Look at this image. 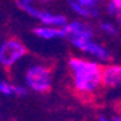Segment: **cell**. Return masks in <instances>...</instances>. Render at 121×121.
<instances>
[{
  "mask_svg": "<svg viewBox=\"0 0 121 121\" xmlns=\"http://www.w3.org/2000/svg\"><path fill=\"white\" fill-rule=\"evenodd\" d=\"M108 12L116 16L117 12L121 11V0H108Z\"/></svg>",
  "mask_w": 121,
  "mask_h": 121,
  "instance_id": "11",
  "label": "cell"
},
{
  "mask_svg": "<svg viewBox=\"0 0 121 121\" xmlns=\"http://www.w3.org/2000/svg\"><path fill=\"white\" fill-rule=\"evenodd\" d=\"M75 1H78V3L88 5V7H97V4L100 3V0H75Z\"/></svg>",
  "mask_w": 121,
  "mask_h": 121,
  "instance_id": "12",
  "label": "cell"
},
{
  "mask_svg": "<svg viewBox=\"0 0 121 121\" xmlns=\"http://www.w3.org/2000/svg\"><path fill=\"white\" fill-rule=\"evenodd\" d=\"M120 107H121V101H120Z\"/></svg>",
  "mask_w": 121,
  "mask_h": 121,
  "instance_id": "15",
  "label": "cell"
},
{
  "mask_svg": "<svg viewBox=\"0 0 121 121\" xmlns=\"http://www.w3.org/2000/svg\"><path fill=\"white\" fill-rule=\"evenodd\" d=\"M114 17H116V20H117V24L120 25V28H121V11H120V12H117Z\"/></svg>",
  "mask_w": 121,
  "mask_h": 121,
  "instance_id": "13",
  "label": "cell"
},
{
  "mask_svg": "<svg viewBox=\"0 0 121 121\" xmlns=\"http://www.w3.org/2000/svg\"><path fill=\"white\" fill-rule=\"evenodd\" d=\"M64 29L67 32V37H93V29L88 23L82 22L80 19L67 22L64 25Z\"/></svg>",
  "mask_w": 121,
  "mask_h": 121,
  "instance_id": "6",
  "label": "cell"
},
{
  "mask_svg": "<svg viewBox=\"0 0 121 121\" xmlns=\"http://www.w3.org/2000/svg\"><path fill=\"white\" fill-rule=\"evenodd\" d=\"M100 29H101V32H104L105 35H109V36H114L117 33L116 25L110 22H101L100 23Z\"/></svg>",
  "mask_w": 121,
  "mask_h": 121,
  "instance_id": "10",
  "label": "cell"
},
{
  "mask_svg": "<svg viewBox=\"0 0 121 121\" xmlns=\"http://www.w3.org/2000/svg\"><path fill=\"white\" fill-rule=\"evenodd\" d=\"M24 85L35 93H47L53 84V72L49 65L44 63L31 64L24 71Z\"/></svg>",
  "mask_w": 121,
  "mask_h": 121,
  "instance_id": "2",
  "label": "cell"
},
{
  "mask_svg": "<svg viewBox=\"0 0 121 121\" xmlns=\"http://www.w3.org/2000/svg\"><path fill=\"white\" fill-rule=\"evenodd\" d=\"M71 44L78 52L84 53L86 57H91L99 63H107L110 59L109 51L93 40V37H71Z\"/></svg>",
  "mask_w": 121,
  "mask_h": 121,
  "instance_id": "4",
  "label": "cell"
},
{
  "mask_svg": "<svg viewBox=\"0 0 121 121\" xmlns=\"http://www.w3.org/2000/svg\"><path fill=\"white\" fill-rule=\"evenodd\" d=\"M103 86L108 89H121V64L103 65Z\"/></svg>",
  "mask_w": 121,
  "mask_h": 121,
  "instance_id": "5",
  "label": "cell"
},
{
  "mask_svg": "<svg viewBox=\"0 0 121 121\" xmlns=\"http://www.w3.org/2000/svg\"><path fill=\"white\" fill-rule=\"evenodd\" d=\"M116 121H121V117H120V116H116Z\"/></svg>",
  "mask_w": 121,
  "mask_h": 121,
  "instance_id": "14",
  "label": "cell"
},
{
  "mask_svg": "<svg viewBox=\"0 0 121 121\" xmlns=\"http://www.w3.org/2000/svg\"><path fill=\"white\" fill-rule=\"evenodd\" d=\"M27 53L25 44L16 37H7L0 41V65L7 71L17 65Z\"/></svg>",
  "mask_w": 121,
  "mask_h": 121,
  "instance_id": "3",
  "label": "cell"
},
{
  "mask_svg": "<svg viewBox=\"0 0 121 121\" xmlns=\"http://www.w3.org/2000/svg\"><path fill=\"white\" fill-rule=\"evenodd\" d=\"M68 71L72 88L82 97L95 96L103 88V65L97 60L84 56L68 59Z\"/></svg>",
  "mask_w": 121,
  "mask_h": 121,
  "instance_id": "1",
  "label": "cell"
},
{
  "mask_svg": "<svg viewBox=\"0 0 121 121\" xmlns=\"http://www.w3.org/2000/svg\"><path fill=\"white\" fill-rule=\"evenodd\" d=\"M33 33L39 39H43V40H55V39L67 37V32H65L64 27H53V25L39 24L37 27L33 28Z\"/></svg>",
  "mask_w": 121,
  "mask_h": 121,
  "instance_id": "7",
  "label": "cell"
},
{
  "mask_svg": "<svg viewBox=\"0 0 121 121\" xmlns=\"http://www.w3.org/2000/svg\"><path fill=\"white\" fill-rule=\"evenodd\" d=\"M69 8L72 12H75L81 19H93L99 13L97 7H88V5H84L78 1H75V0H69Z\"/></svg>",
  "mask_w": 121,
  "mask_h": 121,
  "instance_id": "9",
  "label": "cell"
},
{
  "mask_svg": "<svg viewBox=\"0 0 121 121\" xmlns=\"http://www.w3.org/2000/svg\"><path fill=\"white\" fill-rule=\"evenodd\" d=\"M0 41H1V40H0Z\"/></svg>",
  "mask_w": 121,
  "mask_h": 121,
  "instance_id": "16",
  "label": "cell"
},
{
  "mask_svg": "<svg viewBox=\"0 0 121 121\" xmlns=\"http://www.w3.org/2000/svg\"><path fill=\"white\" fill-rule=\"evenodd\" d=\"M28 93V89L25 85H19L8 80H0V95L7 97H23Z\"/></svg>",
  "mask_w": 121,
  "mask_h": 121,
  "instance_id": "8",
  "label": "cell"
}]
</instances>
